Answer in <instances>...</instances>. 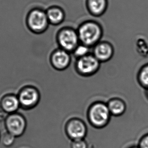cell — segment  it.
<instances>
[{
  "instance_id": "cell-5",
  "label": "cell",
  "mask_w": 148,
  "mask_h": 148,
  "mask_svg": "<svg viewBox=\"0 0 148 148\" xmlns=\"http://www.w3.org/2000/svg\"><path fill=\"white\" fill-rule=\"evenodd\" d=\"M65 132L67 136L72 141L84 139L87 135V129L82 120L72 119L66 123Z\"/></svg>"
},
{
  "instance_id": "cell-4",
  "label": "cell",
  "mask_w": 148,
  "mask_h": 148,
  "mask_svg": "<svg viewBox=\"0 0 148 148\" xmlns=\"http://www.w3.org/2000/svg\"><path fill=\"white\" fill-rule=\"evenodd\" d=\"M27 126L26 119L19 113H14L9 114L5 121L6 132L15 138L22 136L26 132Z\"/></svg>"
},
{
  "instance_id": "cell-13",
  "label": "cell",
  "mask_w": 148,
  "mask_h": 148,
  "mask_svg": "<svg viewBox=\"0 0 148 148\" xmlns=\"http://www.w3.org/2000/svg\"><path fill=\"white\" fill-rule=\"evenodd\" d=\"M113 50L111 45L106 42L98 44L94 48V55L99 61H106L112 57Z\"/></svg>"
},
{
  "instance_id": "cell-14",
  "label": "cell",
  "mask_w": 148,
  "mask_h": 148,
  "mask_svg": "<svg viewBox=\"0 0 148 148\" xmlns=\"http://www.w3.org/2000/svg\"><path fill=\"white\" fill-rule=\"evenodd\" d=\"M108 107L111 114L114 116H120L123 114L126 108L124 102L118 99L111 101L109 103Z\"/></svg>"
},
{
  "instance_id": "cell-10",
  "label": "cell",
  "mask_w": 148,
  "mask_h": 148,
  "mask_svg": "<svg viewBox=\"0 0 148 148\" xmlns=\"http://www.w3.org/2000/svg\"><path fill=\"white\" fill-rule=\"evenodd\" d=\"M86 8L93 16H102L108 7V0H86Z\"/></svg>"
},
{
  "instance_id": "cell-19",
  "label": "cell",
  "mask_w": 148,
  "mask_h": 148,
  "mask_svg": "<svg viewBox=\"0 0 148 148\" xmlns=\"http://www.w3.org/2000/svg\"><path fill=\"white\" fill-rule=\"evenodd\" d=\"M138 146L140 148H148V134H145L140 138Z\"/></svg>"
},
{
  "instance_id": "cell-15",
  "label": "cell",
  "mask_w": 148,
  "mask_h": 148,
  "mask_svg": "<svg viewBox=\"0 0 148 148\" xmlns=\"http://www.w3.org/2000/svg\"><path fill=\"white\" fill-rule=\"evenodd\" d=\"M16 138L13 136L10 133L6 132H4L2 136H1L0 141L2 142V143L4 146L6 147H10L14 144Z\"/></svg>"
},
{
  "instance_id": "cell-16",
  "label": "cell",
  "mask_w": 148,
  "mask_h": 148,
  "mask_svg": "<svg viewBox=\"0 0 148 148\" xmlns=\"http://www.w3.org/2000/svg\"><path fill=\"white\" fill-rule=\"evenodd\" d=\"M139 78L142 85L148 87V65L144 67L140 70Z\"/></svg>"
},
{
  "instance_id": "cell-22",
  "label": "cell",
  "mask_w": 148,
  "mask_h": 148,
  "mask_svg": "<svg viewBox=\"0 0 148 148\" xmlns=\"http://www.w3.org/2000/svg\"></svg>"
},
{
  "instance_id": "cell-3",
  "label": "cell",
  "mask_w": 148,
  "mask_h": 148,
  "mask_svg": "<svg viewBox=\"0 0 148 148\" xmlns=\"http://www.w3.org/2000/svg\"><path fill=\"white\" fill-rule=\"evenodd\" d=\"M26 23L28 28L35 33L43 32L49 24L46 11L40 8L30 10L26 17Z\"/></svg>"
},
{
  "instance_id": "cell-2",
  "label": "cell",
  "mask_w": 148,
  "mask_h": 148,
  "mask_svg": "<svg viewBox=\"0 0 148 148\" xmlns=\"http://www.w3.org/2000/svg\"><path fill=\"white\" fill-rule=\"evenodd\" d=\"M111 114L106 105L100 103H96L91 107L88 113V119L94 127L103 128L109 122Z\"/></svg>"
},
{
  "instance_id": "cell-9",
  "label": "cell",
  "mask_w": 148,
  "mask_h": 148,
  "mask_svg": "<svg viewBox=\"0 0 148 148\" xmlns=\"http://www.w3.org/2000/svg\"><path fill=\"white\" fill-rule=\"evenodd\" d=\"M70 60V57L68 52L62 49L56 50L52 53L50 61L55 69L63 70L69 65Z\"/></svg>"
},
{
  "instance_id": "cell-17",
  "label": "cell",
  "mask_w": 148,
  "mask_h": 148,
  "mask_svg": "<svg viewBox=\"0 0 148 148\" xmlns=\"http://www.w3.org/2000/svg\"><path fill=\"white\" fill-rule=\"evenodd\" d=\"M74 51L75 55L79 58H81L87 55L89 51V49L86 45H82L77 47L76 49L74 50Z\"/></svg>"
},
{
  "instance_id": "cell-7",
  "label": "cell",
  "mask_w": 148,
  "mask_h": 148,
  "mask_svg": "<svg viewBox=\"0 0 148 148\" xmlns=\"http://www.w3.org/2000/svg\"><path fill=\"white\" fill-rule=\"evenodd\" d=\"M57 38L58 44L62 49L67 52L76 49L79 39L78 34L71 28H64L61 30Z\"/></svg>"
},
{
  "instance_id": "cell-20",
  "label": "cell",
  "mask_w": 148,
  "mask_h": 148,
  "mask_svg": "<svg viewBox=\"0 0 148 148\" xmlns=\"http://www.w3.org/2000/svg\"><path fill=\"white\" fill-rule=\"evenodd\" d=\"M129 148H140L139 147H138V146H132V147H129Z\"/></svg>"
},
{
  "instance_id": "cell-6",
  "label": "cell",
  "mask_w": 148,
  "mask_h": 148,
  "mask_svg": "<svg viewBox=\"0 0 148 148\" xmlns=\"http://www.w3.org/2000/svg\"><path fill=\"white\" fill-rule=\"evenodd\" d=\"M17 97L20 106L26 109L34 108L40 100V94L38 90L31 86L22 88Z\"/></svg>"
},
{
  "instance_id": "cell-21",
  "label": "cell",
  "mask_w": 148,
  "mask_h": 148,
  "mask_svg": "<svg viewBox=\"0 0 148 148\" xmlns=\"http://www.w3.org/2000/svg\"><path fill=\"white\" fill-rule=\"evenodd\" d=\"M0 140H1V135H0Z\"/></svg>"
},
{
  "instance_id": "cell-11",
  "label": "cell",
  "mask_w": 148,
  "mask_h": 148,
  "mask_svg": "<svg viewBox=\"0 0 148 148\" xmlns=\"http://www.w3.org/2000/svg\"><path fill=\"white\" fill-rule=\"evenodd\" d=\"M1 105L2 110L7 114L16 113L20 104L18 97L14 95H8L2 98Z\"/></svg>"
},
{
  "instance_id": "cell-12",
  "label": "cell",
  "mask_w": 148,
  "mask_h": 148,
  "mask_svg": "<svg viewBox=\"0 0 148 148\" xmlns=\"http://www.w3.org/2000/svg\"><path fill=\"white\" fill-rule=\"evenodd\" d=\"M49 22L53 25H58L64 20L65 13L62 8L57 6L50 7L46 11Z\"/></svg>"
},
{
  "instance_id": "cell-8",
  "label": "cell",
  "mask_w": 148,
  "mask_h": 148,
  "mask_svg": "<svg viewBox=\"0 0 148 148\" xmlns=\"http://www.w3.org/2000/svg\"><path fill=\"white\" fill-rule=\"evenodd\" d=\"M99 62L95 56L87 55L79 58L77 63V68L80 73L89 75L94 73L98 69Z\"/></svg>"
},
{
  "instance_id": "cell-18",
  "label": "cell",
  "mask_w": 148,
  "mask_h": 148,
  "mask_svg": "<svg viewBox=\"0 0 148 148\" xmlns=\"http://www.w3.org/2000/svg\"><path fill=\"white\" fill-rule=\"evenodd\" d=\"M71 148H88V145L84 139L72 140Z\"/></svg>"
},
{
  "instance_id": "cell-1",
  "label": "cell",
  "mask_w": 148,
  "mask_h": 148,
  "mask_svg": "<svg viewBox=\"0 0 148 148\" xmlns=\"http://www.w3.org/2000/svg\"><path fill=\"white\" fill-rule=\"evenodd\" d=\"M78 34L83 44L87 46H92L100 38L102 29L100 25L96 22L88 21L80 25Z\"/></svg>"
}]
</instances>
